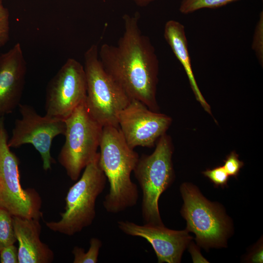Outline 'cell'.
Returning <instances> with one entry per match:
<instances>
[{
  "label": "cell",
  "instance_id": "6da1fadb",
  "mask_svg": "<svg viewBox=\"0 0 263 263\" xmlns=\"http://www.w3.org/2000/svg\"><path fill=\"white\" fill-rule=\"evenodd\" d=\"M123 19L124 32L117 45L102 44L98 49L99 60L131 99L139 101L155 112L159 61L155 49L142 34L137 14L125 15Z\"/></svg>",
  "mask_w": 263,
  "mask_h": 263
},
{
  "label": "cell",
  "instance_id": "7a4b0ae2",
  "mask_svg": "<svg viewBox=\"0 0 263 263\" xmlns=\"http://www.w3.org/2000/svg\"><path fill=\"white\" fill-rule=\"evenodd\" d=\"M99 166L110 188L103 201L105 210L117 213L135 206L137 185L131 178L138 161V153L127 143L119 128L103 127L99 144Z\"/></svg>",
  "mask_w": 263,
  "mask_h": 263
},
{
  "label": "cell",
  "instance_id": "3957f363",
  "mask_svg": "<svg viewBox=\"0 0 263 263\" xmlns=\"http://www.w3.org/2000/svg\"><path fill=\"white\" fill-rule=\"evenodd\" d=\"M99 158L97 152L85 168L81 177L69 189L60 220L46 222L50 229L72 236L92 224L96 215V199L105 188L107 181Z\"/></svg>",
  "mask_w": 263,
  "mask_h": 263
},
{
  "label": "cell",
  "instance_id": "277c9868",
  "mask_svg": "<svg viewBox=\"0 0 263 263\" xmlns=\"http://www.w3.org/2000/svg\"><path fill=\"white\" fill-rule=\"evenodd\" d=\"M84 61L87 81L86 105L89 113L103 127L119 128L118 115L131 99L103 68L97 45H92L85 52Z\"/></svg>",
  "mask_w": 263,
  "mask_h": 263
},
{
  "label": "cell",
  "instance_id": "5b68a950",
  "mask_svg": "<svg viewBox=\"0 0 263 263\" xmlns=\"http://www.w3.org/2000/svg\"><path fill=\"white\" fill-rule=\"evenodd\" d=\"M172 154L170 138L165 133L151 154L139 158L133 171L142 192L141 212L144 224L164 225L158 202L162 193L173 180Z\"/></svg>",
  "mask_w": 263,
  "mask_h": 263
},
{
  "label": "cell",
  "instance_id": "8992f818",
  "mask_svg": "<svg viewBox=\"0 0 263 263\" xmlns=\"http://www.w3.org/2000/svg\"><path fill=\"white\" fill-rule=\"evenodd\" d=\"M64 121L65 141L58 161L68 177L75 181L97 154L103 127L90 114L86 102L76 108Z\"/></svg>",
  "mask_w": 263,
  "mask_h": 263
},
{
  "label": "cell",
  "instance_id": "52a82bcc",
  "mask_svg": "<svg viewBox=\"0 0 263 263\" xmlns=\"http://www.w3.org/2000/svg\"><path fill=\"white\" fill-rule=\"evenodd\" d=\"M180 190L184 202L181 213L187 221V229L195 234L197 244L206 248L225 246L230 226L221 207L190 184L183 183Z\"/></svg>",
  "mask_w": 263,
  "mask_h": 263
},
{
  "label": "cell",
  "instance_id": "ba28073f",
  "mask_svg": "<svg viewBox=\"0 0 263 263\" xmlns=\"http://www.w3.org/2000/svg\"><path fill=\"white\" fill-rule=\"evenodd\" d=\"M4 117L0 118V207L13 216L40 219L41 198L33 188H23L19 169V160L8 145Z\"/></svg>",
  "mask_w": 263,
  "mask_h": 263
},
{
  "label": "cell",
  "instance_id": "9c48e42d",
  "mask_svg": "<svg viewBox=\"0 0 263 263\" xmlns=\"http://www.w3.org/2000/svg\"><path fill=\"white\" fill-rule=\"evenodd\" d=\"M87 81L84 66L68 58L49 82L46 89V115L65 120L86 102Z\"/></svg>",
  "mask_w": 263,
  "mask_h": 263
},
{
  "label": "cell",
  "instance_id": "30bf717a",
  "mask_svg": "<svg viewBox=\"0 0 263 263\" xmlns=\"http://www.w3.org/2000/svg\"><path fill=\"white\" fill-rule=\"evenodd\" d=\"M18 107L21 118L15 121L8 146L17 148L24 144L32 145L40 155L43 169H50L55 163L50 152L52 143L56 136L64 134L65 121L46 114L41 116L27 104L20 103Z\"/></svg>",
  "mask_w": 263,
  "mask_h": 263
},
{
  "label": "cell",
  "instance_id": "8fae6325",
  "mask_svg": "<svg viewBox=\"0 0 263 263\" xmlns=\"http://www.w3.org/2000/svg\"><path fill=\"white\" fill-rule=\"evenodd\" d=\"M119 129L132 149L150 148L156 139L165 133L171 124L168 116L156 113L137 100L131 99L118 114Z\"/></svg>",
  "mask_w": 263,
  "mask_h": 263
},
{
  "label": "cell",
  "instance_id": "7c38bea8",
  "mask_svg": "<svg viewBox=\"0 0 263 263\" xmlns=\"http://www.w3.org/2000/svg\"><path fill=\"white\" fill-rule=\"evenodd\" d=\"M117 225L127 235L146 239L152 246L159 263H180L184 251L192 239L187 229L172 230L164 225H140L128 221H120Z\"/></svg>",
  "mask_w": 263,
  "mask_h": 263
},
{
  "label": "cell",
  "instance_id": "4fadbf2b",
  "mask_svg": "<svg viewBox=\"0 0 263 263\" xmlns=\"http://www.w3.org/2000/svg\"><path fill=\"white\" fill-rule=\"evenodd\" d=\"M26 71L20 43L0 55V118L12 113L20 104Z\"/></svg>",
  "mask_w": 263,
  "mask_h": 263
},
{
  "label": "cell",
  "instance_id": "5bb4252c",
  "mask_svg": "<svg viewBox=\"0 0 263 263\" xmlns=\"http://www.w3.org/2000/svg\"><path fill=\"white\" fill-rule=\"evenodd\" d=\"M14 231L19 243V263H50L54 254L39 236L41 226L39 219L13 216Z\"/></svg>",
  "mask_w": 263,
  "mask_h": 263
},
{
  "label": "cell",
  "instance_id": "9a60e30c",
  "mask_svg": "<svg viewBox=\"0 0 263 263\" xmlns=\"http://www.w3.org/2000/svg\"><path fill=\"white\" fill-rule=\"evenodd\" d=\"M164 36L183 66L197 99L207 111L209 112V106L199 90L192 70L184 26L179 21L169 20L165 25Z\"/></svg>",
  "mask_w": 263,
  "mask_h": 263
},
{
  "label": "cell",
  "instance_id": "2e32d148",
  "mask_svg": "<svg viewBox=\"0 0 263 263\" xmlns=\"http://www.w3.org/2000/svg\"><path fill=\"white\" fill-rule=\"evenodd\" d=\"M16 241L13 216L6 210L0 207V250L14 244Z\"/></svg>",
  "mask_w": 263,
  "mask_h": 263
},
{
  "label": "cell",
  "instance_id": "e0dca14e",
  "mask_svg": "<svg viewBox=\"0 0 263 263\" xmlns=\"http://www.w3.org/2000/svg\"><path fill=\"white\" fill-rule=\"evenodd\" d=\"M88 251L85 252L81 247L75 246L72 250L74 256V263H96L102 242L97 238H92L90 241Z\"/></svg>",
  "mask_w": 263,
  "mask_h": 263
},
{
  "label": "cell",
  "instance_id": "ac0fdd59",
  "mask_svg": "<svg viewBox=\"0 0 263 263\" xmlns=\"http://www.w3.org/2000/svg\"><path fill=\"white\" fill-rule=\"evenodd\" d=\"M239 0H183L179 7L183 14L193 13L202 8L222 7Z\"/></svg>",
  "mask_w": 263,
  "mask_h": 263
},
{
  "label": "cell",
  "instance_id": "d6986e66",
  "mask_svg": "<svg viewBox=\"0 0 263 263\" xmlns=\"http://www.w3.org/2000/svg\"><path fill=\"white\" fill-rule=\"evenodd\" d=\"M252 48L254 51L258 61L263 64V12L260 14L259 19L256 25L252 43Z\"/></svg>",
  "mask_w": 263,
  "mask_h": 263
},
{
  "label": "cell",
  "instance_id": "ffe728a7",
  "mask_svg": "<svg viewBox=\"0 0 263 263\" xmlns=\"http://www.w3.org/2000/svg\"><path fill=\"white\" fill-rule=\"evenodd\" d=\"M9 13L0 0V47L7 42L9 38Z\"/></svg>",
  "mask_w": 263,
  "mask_h": 263
},
{
  "label": "cell",
  "instance_id": "44dd1931",
  "mask_svg": "<svg viewBox=\"0 0 263 263\" xmlns=\"http://www.w3.org/2000/svg\"><path fill=\"white\" fill-rule=\"evenodd\" d=\"M216 186L224 187L226 185L228 174L223 166H219L207 169L203 172Z\"/></svg>",
  "mask_w": 263,
  "mask_h": 263
},
{
  "label": "cell",
  "instance_id": "7402d4cb",
  "mask_svg": "<svg viewBox=\"0 0 263 263\" xmlns=\"http://www.w3.org/2000/svg\"><path fill=\"white\" fill-rule=\"evenodd\" d=\"M243 165V162L238 158V155L233 151L226 157L223 167L229 176H236Z\"/></svg>",
  "mask_w": 263,
  "mask_h": 263
},
{
  "label": "cell",
  "instance_id": "603a6c76",
  "mask_svg": "<svg viewBox=\"0 0 263 263\" xmlns=\"http://www.w3.org/2000/svg\"><path fill=\"white\" fill-rule=\"evenodd\" d=\"M0 261L1 263H19L18 248L14 244L0 250Z\"/></svg>",
  "mask_w": 263,
  "mask_h": 263
},
{
  "label": "cell",
  "instance_id": "cb8c5ba5",
  "mask_svg": "<svg viewBox=\"0 0 263 263\" xmlns=\"http://www.w3.org/2000/svg\"><path fill=\"white\" fill-rule=\"evenodd\" d=\"M251 260L254 262L261 263L263 261V251L260 249L256 251L251 257Z\"/></svg>",
  "mask_w": 263,
  "mask_h": 263
},
{
  "label": "cell",
  "instance_id": "d4e9b609",
  "mask_svg": "<svg viewBox=\"0 0 263 263\" xmlns=\"http://www.w3.org/2000/svg\"><path fill=\"white\" fill-rule=\"evenodd\" d=\"M134 2L139 6H144L148 5L150 2L155 0H133Z\"/></svg>",
  "mask_w": 263,
  "mask_h": 263
}]
</instances>
